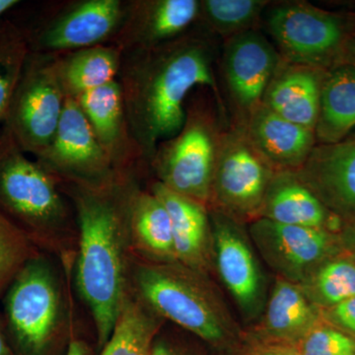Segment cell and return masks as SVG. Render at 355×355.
Masks as SVG:
<instances>
[{"label": "cell", "instance_id": "obj_7", "mask_svg": "<svg viewBox=\"0 0 355 355\" xmlns=\"http://www.w3.org/2000/svg\"><path fill=\"white\" fill-rule=\"evenodd\" d=\"M260 29L284 62L323 70L343 62V21L307 2H270Z\"/></svg>", "mask_w": 355, "mask_h": 355}, {"label": "cell", "instance_id": "obj_38", "mask_svg": "<svg viewBox=\"0 0 355 355\" xmlns=\"http://www.w3.org/2000/svg\"><path fill=\"white\" fill-rule=\"evenodd\" d=\"M19 4L20 1L18 0H0V21L3 20L6 17V14Z\"/></svg>", "mask_w": 355, "mask_h": 355}, {"label": "cell", "instance_id": "obj_12", "mask_svg": "<svg viewBox=\"0 0 355 355\" xmlns=\"http://www.w3.org/2000/svg\"><path fill=\"white\" fill-rule=\"evenodd\" d=\"M250 238L277 277L300 284L315 268L343 248L340 232L286 225L266 218L250 222Z\"/></svg>", "mask_w": 355, "mask_h": 355}, {"label": "cell", "instance_id": "obj_21", "mask_svg": "<svg viewBox=\"0 0 355 355\" xmlns=\"http://www.w3.org/2000/svg\"><path fill=\"white\" fill-rule=\"evenodd\" d=\"M324 71L282 60L261 105L291 123L314 130Z\"/></svg>", "mask_w": 355, "mask_h": 355}, {"label": "cell", "instance_id": "obj_27", "mask_svg": "<svg viewBox=\"0 0 355 355\" xmlns=\"http://www.w3.org/2000/svg\"><path fill=\"white\" fill-rule=\"evenodd\" d=\"M299 286L318 309L326 310L355 296V253L343 249L313 270Z\"/></svg>", "mask_w": 355, "mask_h": 355}, {"label": "cell", "instance_id": "obj_8", "mask_svg": "<svg viewBox=\"0 0 355 355\" xmlns=\"http://www.w3.org/2000/svg\"><path fill=\"white\" fill-rule=\"evenodd\" d=\"M67 99L55 73V55L30 53L2 127L24 153L38 158L53 142Z\"/></svg>", "mask_w": 355, "mask_h": 355}, {"label": "cell", "instance_id": "obj_19", "mask_svg": "<svg viewBox=\"0 0 355 355\" xmlns=\"http://www.w3.org/2000/svg\"><path fill=\"white\" fill-rule=\"evenodd\" d=\"M238 127L275 172H297L317 144L314 130L282 118L263 105Z\"/></svg>", "mask_w": 355, "mask_h": 355}, {"label": "cell", "instance_id": "obj_30", "mask_svg": "<svg viewBox=\"0 0 355 355\" xmlns=\"http://www.w3.org/2000/svg\"><path fill=\"white\" fill-rule=\"evenodd\" d=\"M42 252L0 214V299L26 265Z\"/></svg>", "mask_w": 355, "mask_h": 355}, {"label": "cell", "instance_id": "obj_3", "mask_svg": "<svg viewBox=\"0 0 355 355\" xmlns=\"http://www.w3.org/2000/svg\"><path fill=\"white\" fill-rule=\"evenodd\" d=\"M0 214L43 253L76 265L78 227L69 198L57 178L0 128Z\"/></svg>", "mask_w": 355, "mask_h": 355}, {"label": "cell", "instance_id": "obj_11", "mask_svg": "<svg viewBox=\"0 0 355 355\" xmlns=\"http://www.w3.org/2000/svg\"><path fill=\"white\" fill-rule=\"evenodd\" d=\"M209 216L214 272L232 296L244 321L254 324L263 314L268 293L246 224L214 209H209Z\"/></svg>", "mask_w": 355, "mask_h": 355}, {"label": "cell", "instance_id": "obj_40", "mask_svg": "<svg viewBox=\"0 0 355 355\" xmlns=\"http://www.w3.org/2000/svg\"><path fill=\"white\" fill-rule=\"evenodd\" d=\"M221 355H245L241 352V349L234 350V352H225V354H221Z\"/></svg>", "mask_w": 355, "mask_h": 355}, {"label": "cell", "instance_id": "obj_37", "mask_svg": "<svg viewBox=\"0 0 355 355\" xmlns=\"http://www.w3.org/2000/svg\"><path fill=\"white\" fill-rule=\"evenodd\" d=\"M343 62L354 65L355 67V34L347 36L345 40L343 51Z\"/></svg>", "mask_w": 355, "mask_h": 355}, {"label": "cell", "instance_id": "obj_22", "mask_svg": "<svg viewBox=\"0 0 355 355\" xmlns=\"http://www.w3.org/2000/svg\"><path fill=\"white\" fill-rule=\"evenodd\" d=\"M259 218L286 225L323 228L336 233L345 226L302 183L295 172L275 173Z\"/></svg>", "mask_w": 355, "mask_h": 355}, {"label": "cell", "instance_id": "obj_34", "mask_svg": "<svg viewBox=\"0 0 355 355\" xmlns=\"http://www.w3.org/2000/svg\"><path fill=\"white\" fill-rule=\"evenodd\" d=\"M241 352L245 355H301L296 345L261 342L247 338L243 333Z\"/></svg>", "mask_w": 355, "mask_h": 355}, {"label": "cell", "instance_id": "obj_15", "mask_svg": "<svg viewBox=\"0 0 355 355\" xmlns=\"http://www.w3.org/2000/svg\"><path fill=\"white\" fill-rule=\"evenodd\" d=\"M198 14L200 0H127L112 44L123 53L167 43L196 27Z\"/></svg>", "mask_w": 355, "mask_h": 355}, {"label": "cell", "instance_id": "obj_9", "mask_svg": "<svg viewBox=\"0 0 355 355\" xmlns=\"http://www.w3.org/2000/svg\"><path fill=\"white\" fill-rule=\"evenodd\" d=\"M127 0H67L50 4L24 28L30 51L69 53L113 44L125 15Z\"/></svg>", "mask_w": 355, "mask_h": 355}, {"label": "cell", "instance_id": "obj_6", "mask_svg": "<svg viewBox=\"0 0 355 355\" xmlns=\"http://www.w3.org/2000/svg\"><path fill=\"white\" fill-rule=\"evenodd\" d=\"M214 103L202 93L189 96L183 127L158 144L148 163L149 177L207 209L223 132Z\"/></svg>", "mask_w": 355, "mask_h": 355}, {"label": "cell", "instance_id": "obj_23", "mask_svg": "<svg viewBox=\"0 0 355 355\" xmlns=\"http://www.w3.org/2000/svg\"><path fill=\"white\" fill-rule=\"evenodd\" d=\"M130 232L135 256L156 263L178 261L169 214L146 183L132 197Z\"/></svg>", "mask_w": 355, "mask_h": 355}, {"label": "cell", "instance_id": "obj_36", "mask_svg": "<svg viewBox=\"0 0 355 355\" xmlns=\"http://www.w3.org/2000/svg\"><path fill=\"white\" fill-rule=\"evenodd\" d=\"M343 248L355 253V221L345 224L340 231Z\"/></svg>", "mask_w": 355, "mask_h": 355}, {"label": "cell", "instance_id": "obj_26", "mask_svg": "<svg viewBox=\"0 0 355 355\" xmlns=\"http://www.w3.org/2000/svg\"><path fill=\"white\" fill-rule=\"evenodd\" d=\"M166 322L128 289L113 333L100 355H151Z\"/></svg>", "mask_w": 355, "mask_h": 355}, {"label": "cell", "instance_id": "obj_14", "mask_svg": "<svg viewBox=\"0 0 355 355\" xmlns=\"http://www.w3.org/2000/svg\"><path fill=\"white\" fill-rule=\"evenodd\" d=\"M58 181L97 184L118 173L104 153L78 103L65 102L64 113L50 147L35 158Z\"/></svg>", "mask_w": 355, "mask_h": 355}, {"label": "cell", "instance_id": "obj_39", "mask_svg": "<svg viewBox=\"0 0 355 355\" xmlns=\"http://www.w3.org/2000/svg\"><path fill=\"white\" fill-rule=\"evenodd\" d=\"M0 355H12L1 322H0Z\"/></svg>", "mask_w": 355, "mask_h": 355}, {"label": "cell", "instance_id": "obj_29", "mask_svg": "<svg viewBox=\"0 0 355 355\" xmlns=\"http://www.w3.org/2000/svg\"><path fill=\"white\" fill-rule=\"evenodd\" d=\"M31 53L22 26L4 18L0 21V125L17 88L26 60Z\"/></svg>", "mask_w": 355, "mask_h": 355}, {"label": "cell", "instance_id": "obj_35", "mask_svg": "<svg viewBox=\"0 0 355 355\" xmlns=\"http://www.w3.org/2000/svg\"><path fill=\"white\" fill-rule=\"evenodd\" d=\"M64 355H91L90 347L86 340L78 336V330L70 340Z\"/></svg>", "mask_w": 355, "mask_h": 355}, {"label": "cell", "instance_id": "obj_33", "mask_svg": "<svg viewBox=\"0 0 355 355\" xmlns=\"http://www.w3.org/2000/svg\"><path fill=\"white\" fill-rule=\"evenodd\" d=\"M322 319L355 338V296L340 304L321 310Z\"/></svg>", "mask_w": 355, "mask_h": 355}, {"label": "cell", "instance_id": "obj_17", "mask_svg": "<svg viewBox=\"0 0 355 355\" xmlns=\"http://www.w3.org/2000/svg\"><path fill=\"white\" fill-rule=\"evenodd\" d=\"M74 100L116 172L148 169L130 132L118 80L84 93Z\"/></svg>", "mask_w": 355, "mask_h": 355}, {"label": "cell", "instance_id": "obj_31", "mask_svg": "<svg viewBox=\"0 0 355 355\" xmlns=\"http://www.w3.org/2000/svg\"><path fill=\"white\" fill-rule=\"evenodd\" d=\"M297 347L301 355H355V338L321 319Z\"/></svg>", "mask_w": 355, "mask_h": 355}, {"label": "cell", "instance_id": "obj_24", "mask_svg": "<svg viewBox=\"0 0 355 355\" xmlns=\"http://www.w3.org/2000/svg\"><path fill=\"white\" fill-rule=\"evenodd\" d=\"M355 128V67L340 62L324 71L315 137L318 144L343 141Z\"/></svg>", "mask_w": 355, "mask_h": 355}, {"label": "cell", "instance_id": "obj_4", "mask_svg": "<svg viewBox=\"0 0 355 355\" xmlns=\"http://www.w3.org/2000/svg\"><path fill=\"white\" fill-rule=\"evenodd\" d=\"M166 323H171L220 354L241 347L243 331L211 277L175 263L133 254L130 287Z\"/></svg>", "mask_w": 355, "mask_h": 355}, {"label": "cell", "instance_id": "obj_1", "mask_svg": "<svg viewBox=\"0 0 355 355\" xmlns=\"http://www.w3.org/2000/svg\"><path fill=\"white\" fill-rule=\"evenodd\" d=\"M148 177V170L139 168L118 173L103 184L58 181L73 205L78 227L74 287L92 320L100 349L113 333L127 297L135 254L130 205Z\"/></svg>", "mask_w": 355, "mask_h": 355}, {"label": "cell", "instance_id": "obj_18", "mask_svg": "<svg viewBox=\"0 0 355 355\" xmlns=\"http://www.w3.org/2000/svg\"><path fill=\"white\" fill-rule=\"evenodd\" d=\"M146 184L169 214L178 263L211 277L214 263L209 209L154 179L148 178Z\"/></svg>", "mask_w": 355, "mask_h": 355}, {"label": "cell", "instance_id": "obj_20", "mask_svg": "<svg viewBox=\"0 0 355 355\" xmlns=\"http://www.w3.org/2000/svg\"><path fill=\"white\" fill-rule=\"evenodd\" d=\"M321 319V311L308 300L299 284L277 277L263 314L244 336L297 347Z\"/></svg>", "mask_w": 355, "mask_h": 355}, {"label": "cell", "instance_id": "obj_5", "mask_svg": "<svg viewBox=\"0 0 355 355\" xmlns=\"http://www.w3.org/2000/svg\"><path fill=\"white\" fill-rule=\"evenodd\" d=\"M74 266L43 253L26 265L4 295L1 322L12 355H51L78 330Z\"/></svg>", "mask_w": 355, "mask_h": 355}, {"label": "cell", "instance_id": "obj_13", "mask_svg": "<svg viewBox=\"0 0 355 355\" xmlns=\"http://www.w3.org/2000/svg\"><path fill=\"white\" fill-rule=\"evenodd\" d=\"M280 62L277 49L261 29L224 40L222 74L234 114L232 125H244L261 106Z\"/></svg>", "mask_w": 355, "mask_h": 355}, {"label": "cell", "instance_id": "obj_28", "mask_svg": "<svg viewBox=\"0 0 355 355\" xmlns=\"http://www.w3.org/2000/svg\"><path fill=\"white\" fill-rule=\"evenodd\" d=\"M268 0H200L197 26L212 37L226 40L260 29Z\"/></svg>", "mask_w": 355, "mask_h": 355}, {"label": "cell", "instance_id": "obj_16", "mask_svg": "<svg viewBox=\"0 0 355 355\" xmlns=\"http://www.w3.org/2000/svg\"><path fill=\"white\" fill-rule=\"evenodd\" d=\"M295 173L345 225L355 221V139L317 144Z\"/></svg>", "mask_w": 355, "mask_h": 355}, {"label": "cell", "instance_id": "obj_2", "mask_svg": "<svg viewBox=\"0 0 355 355\" xmlns=\"http://www.w3.org/2000/svg\"><path fill=\"white\" fill-rule=\"evenodd\" d=\"M216 38L196 26L167 43L123 51L116 80L133 139L148 166L158 144L180 132L189 96L209 88L222 104L214 64Z\"/></svg>", "mask_w": 355, "mask_h": 355}, {"label": "cell", "instance_id": "obj_32", "mask_svg": "<svg viewBox=\"0 0 355 355\" xmlns=\"http://www.w3.org/2000/svg\"><path fill=\"white\" fill-rule=\"evenodd\" d=\"M165 324L154 340L151 355H207L202 345L189 338V333L178 327V330H167Z\"/></svg>", "mask_w": 355, "mask_h": 355}, {"label": "cell", "instance_id": "obj_25", "mask_svg": "<svg viewBox=\"0 0 355 355\" xmlns=\"http://www.w3.org/2000/svg\"><path fill=\"white\" fill-rule=\"evenodd\" d=\"M121 51L114 44L55 55V69L65 97L78 96L116 80Z\"/></svg>", "mask_w": 355, "mask_h": 355}, {"label": "cell", "instance_id": "obj_10", "mask_svg": "<svg viewBox=\"0 0 355 355\" xmlns=\"http://www.w3.org/2000/svg\"><path fill=\"white\" fill-rule=\"evenodd\" d=\"M275 173L243 128L230 125L219 142L209 209L244 224L256 220Z\"/></svg>", "mask_w": 355, "mask_h": 355}]
</instances>
